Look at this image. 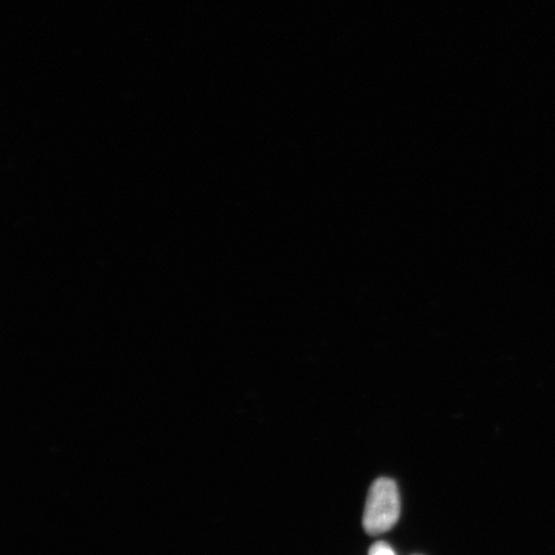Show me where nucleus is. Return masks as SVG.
<instances>
[{"label": "nucleus", "mask_w": 555, "mask_h": 555, "mask_svg": "<svg viewBox=\"0 0 555 555\" xmlns=\"http://www.w3.org/2000/svg\"><path fill=\"white\" fill-rule=\"evenodd\" d=\"M370 555H397L392 547L386 543H376L371 547Z\"/></svg>", "instance_id": "obj_2"}, {"label": "nucleus", "mask_w": 555, "mask_h": 555, "mask_svg": "<svg viewBox=\"0 0 555 555\" xmlns=\"http://www.w3.org/2000/svg\"><path fill=\"white\" fill-rule=\"evenodd\" d=\"M400 494L391 478H378L367 494L363 526L370 535L390 531L400 518Z\"/></svg>", "instance_id": "obj_1"}]
</instances>
